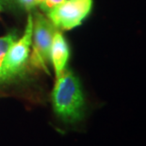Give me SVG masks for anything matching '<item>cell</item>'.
Here are the masks:
<instances>
[{
	"label": "cell",
	"mask_w": 146,
	"mask_h": 146,
	"mask_svg": "<svg viewBox=\"0 0 146 146\" xmlns=\"http://www.w3.org/2000/svg\"><path fill=\"white\" fill-rule=\"evenodd\" d=\"M55 114L66 125H76L85 117L86 102L79 78L69 69L57 77L51 92Z\"/></svg>",
	"instance_id": "6da1fadb"
},
{
	"label": "cell",
	"mask_w": 146,
	"mask_h": 146,
	"mask_svg": "<svg viewBox=\"0 0 146 146\" xmlns=\"http://www.w3.org/2000/svg\"><path fill=\"white\" fill-rule=\"evenodd\" d=\"M56 27L42 13L36 12L33 20L32 43L33 49L29 63L35 69H41L49 74L47 63L50 60V49Z\"/></svg>",
	"instance_id": "7a4b0ae2"
},
{
	"label": "cell",
	"mask_w": 146,
	"mask_h": 146,
	"mask_svg": "<svg viewBox=\"0 0 146 146\" xmlns=\"http://www.w3.org/2000/svg\"><path fill=\"white\" fill-rule=\"evenodd\" d=\"M33 17L27 16V23L23 37L11 46L2 64V83L20 76L24 74L29 63V49L32 43Z\"/></svg>",
	"instance_id": "3957f363"
},
{
	"label": "cell",
	"mask_w": 146,
	"mask_h": 146,
	"mask_svg": "<svg viewBox=\"0 0 146 146\" xmlns=\"http://www.w3.org/2000/svg\"><path fill=\"white\" fill-rule=\"evenodd\" d=\"M92 8V0H64L46 13L57 29L70 30L82 24Z\"/></svg>",
	"instance_id": "277c9868"
},
{
	"label": "cell",
	"mask_w": 146,
	"mask_h": 146,
	"mask_svg": "<svg viewBox=\"0 0 146 146\" xmlns=\"http://www.w3.org/2000/svg\"><path fill=\"white\" fill-rule=\"evenodd\" d=\"M70 57V48L60 30H56L53 37L50 49V60L54 67L56 77L66 69V65Z\"/></svg>",
	"instance_id": "5b68a950"
},
{
	"label": "cell",
	"mask_w": 146,
	"mask_h": 146,
	"mask_svg": "<svg viewBox=\"0 0 146 146\" xmlns=\"http://www.w3.org/2000/svg\"><path fill=\"white\" fill-rule=\"evenodd\" d=\"M15 39L16 37L11 33L0 38V57H5L11 46L14 43Z\"/></svg>",
	"instance_id": "8992f818"
},
{
	"label": "cell",
	"mask_w": 146,
	"mask_h": 146,
	"mask_svg": "<svg viewBox=\"0 0 146 146\" xmlns=\"http://www.w3.org/2000/svg\"><path fill=\"white\" fill-rule=\"evenodd\" d=\"M14 1H16L22 8L27 11L32 10V9L35 8L37 5L35 0H14Z\"/></svg>",
	"instance_id": "52a82bcc"
},
{
	"label": "cell",
	"mask_w": 146,
	"mask_h": 146,
	"mask_svg": "<svg viewBox=\"0 0 146 146\" xmlns=\"http://www.w3.org/2000/svg\"><path fill=\"white\" fill-rule=\"evenodd\" d=\"M64 0H46L44 7H43L42 10L44 11L45 12H47L49 10H51L52 8H54L55 6H57L60 3H62Z\"/></svg>",
	"instance_id": "ba28073f"
},
{
	"label": "cell",
	"mask_w": 146,
	"mask_h": 146,
	"mask_svg": "<svg viewBox=\"0 0 146 146\" xmlns=\"http://www.w3.org/2000/svg\"><path fill=\"white\" fill-rule=\"evenodd\" d=\"M5 57H0V83H2V64Z\"/></svg>",
	"instance_id": "9c48e42d"
},
{
	"label": "cell",
	"mask_w": 146,
	"mask_h": 146,
	"mask_svg": "<svg viewBox=\"0 0 146 146\" xmlns=\"http://www.w3.org/2000/svg\"><path fill=\"white\" fill-rule=\"evenodd\" d=\"M35 1H36V3H37V5H39L42 9H43L46 0H35Z\"/></svg>",
	"instance_id": "30bf717a"
}]
</instances>
